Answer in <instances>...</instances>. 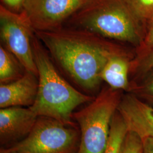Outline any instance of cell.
<instances>
[{
    "label": "cell",
    "mask_w": 153,
    "mask_h": 153,
    "mask_svg": "<svg viewBox=\"0 0 153 153\" xmlns=\"http://www.w3.org/2000/svg\"><path fill=\"white\" fill-rule=\"evenodd\" d=\"M35 33L62 71L88 91L98 88L102 71L111 56L130 54L120 44L80 28L63 26Z\"/></svg>",
    "instance_id": "cell-1"
},
{
    "label": "cell",
    "mask_w": 153,
    "mask_h": 153,
    "mask_svg": "<svg viewBox=\"0 0 153 153\" xmlns=\"http://www.w3.org/2000/svg\"><path fill=\"white\" fill-rule=\"evenodd\" d=\"M33 45L39 86L36 98L30 108L38 117L71 124L74 110L80 105L90 103L94 98L79 91L61 76L35 33Z\"/></svg>",
    "instance_id": "cell-2"
},
{
    "label": "cell",
    "mask_w": 153,
    "mask_h": 153,
    "mask_svg": "<svg viewBox=\"0 0 153 153\" xmlns=\"http://www.w3.org/2000/svg\"><path fill=\"white\" fill-rule=\"evenodd\" d=\"M69 26L95 33L111 40L138 47L144 33L126 0H87L68 19Z\"/></svg>",
    "instance_id": "cell-3"
},
{
    "label": "cell",
    "mask_w": 153,
    "mask_h": 153,
    "mask_svg": "<svg viewBox=\"0 0 153 153\" xmlns=\"http://www.w3.org/2000/svg\"><path fill=\"white\" fill-rule=\"evenodd\" d=\"M121 93V90L105 88L86 107L73 114L81 129V141L76 153H104Z\"/></svg>",
    "instance_id": "cell-4"
},
{
    "label": "cell",
    "mask_w": 153,
    "mask_h": 153,
    "mask_svg": "<svg viewBox=\"0 0 153 153\" xmlns=\"http://www.w3.org/2000/svg\"><path fill=\"white\" fill-rule=\"evenodd\" d=\"M76 141L74 130L55 119L40 117L26 137L1 153H71Z\"/></svg>",
    "instance_id": "cell-5"
},
{
    "label": "cell",
    "mask_w": 153,
    "mask_h": 153,
    "mask_svg": "<svg viewBox=\"0 0 153 153\" xmlns=\"http://www.w3.org/2000/svg\"><path fill=\"white\" fill-rule=\"evenodd\" d=\"M35 31L25 15L0 6V36L2 45L21 62L26 71L38 76L33 40Z\"/></svg>",
    "instance_id": "cell-6"
},
{
    "label": "cell",
    "mask_w": 153,
    "mask_h": 153,
    "mask_svg": "<svg viewBox=\"0 0 153 153\" xmlns=\"http://www.w3.org/2000/svg\"><path fill=\"white\" fill-rule=\"evenodd\" d=\"M87 0H25L22 12L35 31H50L63 25Z\"/></svg>",
    "instance_id": "cell-7"
},
{
    "label": "cell",
    "mask_w": 153,
    "mask_h": 153,
    "mask_svg": "<svg viewBox=\"0 0 153 153\" xmlns=\"http://www.w3.org/2000/svg\"><path fill=\"white\" fill-rule=\"evenodd\" d=\"M117 111L128 131L136 134L142 140L153 138V107L133 93L123 95Z\"/></svg>",
    "instance_id": "cell-8"
},
{
    "label": "cell",
    "mask_w": 153,
    "mask_h": 153,
    "mask_svg": "<svg viewBox=\"0 0 153 153\" xmlns=\"http://www.w3.org/2000/svg\"><path fill=\"white\" fill-rule=\"evenodd\" d=\"M38 116L31 109L10 107L0 109L1 143L10 142L27 136L35 125Z\"/></svg>",
    "instance_id": "cell-9"
},
{
    "label": "cell",
    "mask_w": 153,
    "mask_h": 153,
    "mask_svg": "<svg viewBox=\"0 0 153 153\" xmlns=\"http://www.w3.org/2000/svg\"><path fill=\"white\" fill-rule=\"evenodd\" d=\"M38 86V76L27 71L15 81L1 83V108L10 107H31L36 98Z\"/></svg>",
    "instance_id": "cell-10"
},
{
    "label": "cell",
    "mask_w": 153,
    "mask_h": 153,
    "mask_svg": "<svg viewBox=\"0 0 153 153\" xmlns=\"http://www.w3.org/2000/svg\"><path fill=\"white\" fill-rule=\"evenodd\" d=\"M131 54H117L111 56L102 71V81L113 89L129 91L131 82L129 74L131 73Z\"/></svg>",
    "instance_id": "cell-11"
},
{
    "label": "cell",
    "mask_w": 153,
    "mask_h": 153,
    "mask_svg": "<svg viewBox=\"0 0 153 153\" xmlns=\"http://www.w3.org/2000/svg\"><path fill=\"white\" fill-rule=\"evenodd\" d=\"M26 70L21 62L2 44L0 46V82H12L24 74Z\"/></svg>",
    "instance_id": "cell-12"
},
{
    "label": "cell",
    "mask_w": 153,
    "mask_h": 153,
    "mask_svg": "<svg viewBox=\"0 0 153 153\" xmlns=\"http://www.w3.org/2000/svg\"><path fill=\"white\" fill-rule=\"evenodd\" d=\"M127 132L124 121L116 111L111 121L109 141L104 153H120L122 143Z\"/></svg>",
    "instance_id": "cell-13"
},
{
    "label": "cell",
    "mask_w": 153,
    "mask_h": 153,
    "mask_svg": "<svg viewBox=\"0 0 153 153\" xmlns=\"http://www.w3.org/2000/svg\"><path fill=\"white\" fill-rule=\"evenodd\" d=\"M137 82H131L129 92L153 104V72L150 71Z\"/></svg>",
    "instance_id": "cell-14"
},
{
    "label": "cell",
    "mask_w": 153,
    "mask_h": 153,
    "mask_svg": "<svg viewBox=\"0 0 153 153\" xmlns=\"http://www.w3.org/2000/svg\"><path fill=\"white\" fill-rule=\"evenodd\" d=\"M132 13L141 23L153 15V0H126Z\"/></svg>",
    "instance_id": "cell-15"
},
{
    "label": "cell",
    "mask_w": 153,
    "mask_h": 153,
    "mask_svg": "<svg viewBox=\"0 0 153 153\" xmlns=\"http://www.w3.org/2000/svg\"><path fill=\"white\" fill-rule=\"evenodd\" d=\"M146 23H147L146 30L141 43L137 47L136 54L133 59V61L140 59L153 47V15Z\"/></svg>",
    "instance_id": "cell-16"
},
{
    "label": "cell",
    "mask_w": 153,
    "mask_h": 153,
    "mask_svg": "<svg viewBox=\"0 0 153 153\" xmlns=\"http://www.w3.org/2000/svg\"><path fill=\"white\" fill-rule=\"evenodd\" d=\"M153 70V47L136 61H131V73L145 75Z\"/></svg>",
    "instance_id": "cell-17"
},
{
    "label": "cell",
    "mask_w": 153,
    "mask_h": 153,
    "mask_svg": "<svg viewBox=\"0 0 153 153\" xmlns=\"http://www.w3.org/2000/svg\"><path fill=\"white\" fill-rule=\"evenodd\" d=\"M120 153H142V140L133 132L128 131L122 143Z\"/></svg>",
    "instance_id": "cell-18"
},
{
    "label": "cell",
    "mask_w": 153,
    "mask_h": 153,
    "mask_svg": "<svg viewBox=\"0 0 153 153\" xmlns=\"http://www.w3.org/2000/svg\"><path fill=\"white\" fill-rule=\"evenodd\" d=\"M2 5L11 11L21 13L25 0H1ZM2 5V4H1Z\"/></svg>",
    "instance_id": "cell-19"
},
{
    "label": "cell",
    "mask_w": 153,
    "mask_h": 153,
    "mask_svg": "<svg viewBox=\"0 0 153 153\" xmlns=\"http://www.w3.org/2000/svg\"><path fill=\"white\" fill-rule=\"evenodd\" d=\"M142 153H153V138L142 140Z\"/></svg>",
    "instance_id": "cell-20"
}]
</instances>
